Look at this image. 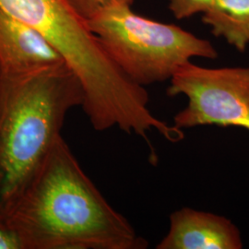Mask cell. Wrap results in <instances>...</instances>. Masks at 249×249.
I'll return each instance as SVG.
<instances>
[{"label":"cell","instance_id":"1","mask_svg":"<svg viewBox=\"0 0 249 249\" xmlns=\"http://www.w3.org/2000/svg\"><path fill=\"white\" fill-rule=\"evenodd\" d=\"M0 225L20 249L149 247L107 202L62 137L26 180L0 200Z\"/></svg>","mask_w":249,"mask_h":249},{"label":"cell","instance_id":"2","mask_svg":"<svg viewBox=\"0 0 249 249\" xmlns=\"http://www.w3.org/2000/svg\"><path fill=\"white\" fill-rule=\"evenodd\" d=\"M0 5L44 36L78 77L85 94L81 108L95 130L118 127L144 136L157 124L147 90L124 74L67 0H0Z\"/></svg>","mask_w":249,"mask_h":249},{"label":"cell","instance_id":"3","mask_svg":"<svg viewBox=\"0 0 249 249\" xmlns=\"http://www.w3.org/2000/svg\"><path fill=\"white\" fill-rule=\"evenodd\" d=\"M84 100L80 80L66 63L0 76V200L44 160L61 137L69 111Z\"/></svg>","mask_w":249,"mask_h":249},{"label":"cell","instance_id":"4","mask_svg":"<svg viewBox=\"0 0 249 249\" xmlns=\"http://www.w3.org/2000/svg\"><path fill=\"white\" fill-rule=\"evenodd\" d=\"M87 23L117 66L142 87L171 80L193 57H218L210 41L142 17L129 5H111Z\"/></svg>","mask_w":249,"mask_h":249},{"label":"cell","instance_id":"5","mask_svg":"<svg viewBox=\"0 0 249 249\" xmlns=\"http://www.w3.org/2000/svg\"><path fill=\"white\" fill-rule=\"evenodd\" d=\"M166 93L188 100L174 116L178 128L218 125L249 131V68L207 69L188 62L171 78Z\"/></svg>","mask_w":249,"mask_h":249},{"label":"cell","instance_id":"6","mask_svg":"<svg viewBox=\"0 0 249 249\" xmlns=\"http://www.w3.org/2000/svg\"><path fill=\"white\" fill-rule=\"evenodd\" d=\"M65 63L44 36L0 5V76H17Z\"/></svg>","mask_w":249,"mask_h":249},{"label":"cell","instance_id":"7","mask_svg":"<svg viewBox=\"0 0 249 249\" xmlns=\"http://www.w3.org/2000/svg\"><path fill=\"white\" fill-rule=\"evenodd\" d=\"M168 232L157 249H241L238 227L217 214L182 208L170 215Z\"/></svg>","mask_w":249,"mask_h":249},{"label":"cell","instance_id":"8","mask_svg":"<svg viewBox=\"0 0 249 249\" xmlns=\"http://www.w3.org/2000/svg\"><path fill=\"white\" fill-rule=\"evenodd\" d=\"M202 20L239 52L249 45V0H214Z\"/></svg>","mask_w":249,"mask_h":249},{"label":"cell","instance_id":"9","mask_svg":"<svg viewBox=\"0 0 249 249\" xmlns=\"http://www.w3.org/2000/svg\"><path fill=\"white\" fill-rule=\"evenodd\" d=\"M134 0H67L71 9L83 18L89 21L101 10L114 4H125L131 6Z\"/></svg>","mask_w":249,"mask_h":249},{"label":"cell","instance_id":"10","mask_svg":"<svg viewBox=\"0 0 249 249\" xmlns=\"http://www.w3.org/2000/svg\"><path fill=\"white\" fill-rule=\"evenodd\" d=\"M214 0H170V10L177 18L191 17L199 12H206Z\"/></svg>","mask_w":249,"mask_h":249},{"label":"cell","instance_id":"11","mask_svg":"<svg viewBox=\"0 0 249 249\" xmlns=\"http://www.w3.org/2000/svg\"><path fill=\"white\" fill-rule=\"evenodd\" d=\"M0 249H20L17 239L0 225Z\"/></svg>","mask_w":249,"mask_h":249}]
</instances>
